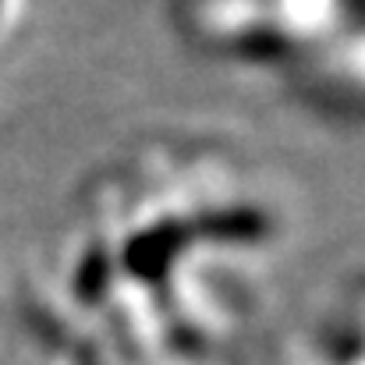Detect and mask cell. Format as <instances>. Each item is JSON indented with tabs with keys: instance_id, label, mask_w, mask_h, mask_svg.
<instances>
[{
	"instance_id": "1",
	"label": "cell",
	"mask_w": 365,
	"mask_h": 365,
	"mask_svg": "<svg viewBox=\"0 0 365 365\" xmlns=\"http://www.w3.org/2000/svg\"><path fill=\"white\" fill-rule=\"evenodd\" d=\"M277 242L280 217L224 153L160 142L86 188L64 287L86 309L138 302L149 319L195 323L220 287L238 298Z\"/></svg>"
},
{
	"instance_id": "2",
	"label": "cell",
	"mask_w": 365,
	"mask_h": 365,
	"mask_svg": "<svg viewBox=\"0 0 365 365\" xmlns=\"http://www.w3.org/2000/svg\"><path fill=\"white\" fill-rule=\"evenodd\" d=\"M195 36L248 68L287 71L305 86L341 89L359 78V0H185Z\"/></svg>"
}]
</instances>
